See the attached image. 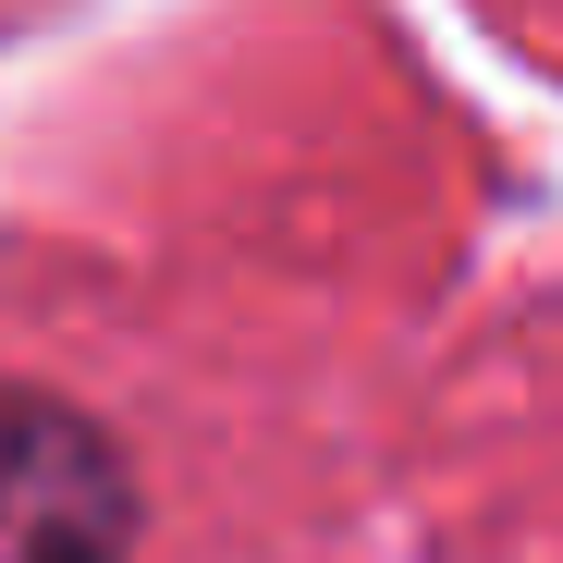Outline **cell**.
Returning a JSON list of instances; mask_svg holds the SVG:
<instances>
[{
    "label": "cell",
    "mask_w": 563,
    "mask_h": 563,
    "mask_svg": "<svg viewBox=\"0 0 563 563\" xmlns=\"http://www.w3.org/2000/svg\"><path fill=\"white\" fill-rule=\"evenodd\" d=\"M135 478L99 417L0 380V563H123Z\"/></svg>",
    "instance_id": "cell-1"
}]
</instances>
